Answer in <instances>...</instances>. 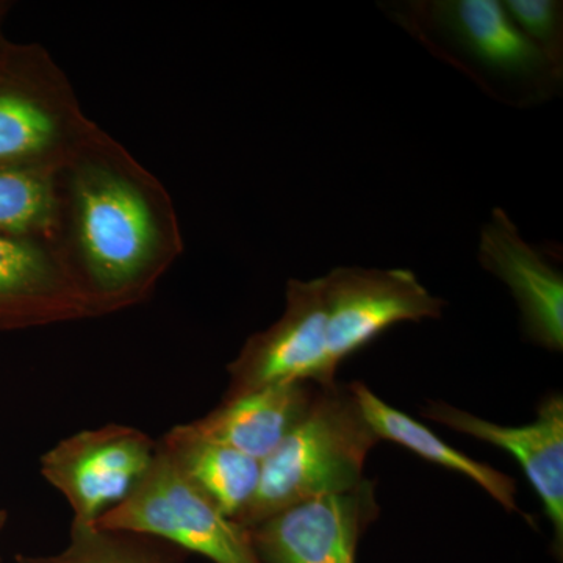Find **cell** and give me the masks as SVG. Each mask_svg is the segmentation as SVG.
I'll return each mask as SVG.
<instances>
[{"label":"cell","instance_id":"7c38bea8","mask_svg":"<svg viewBox=\"0 0 563 563\" xmlns=\"http://www.w3.org/2000/svg\"><path fill=\"white\" fill-rule=\"evenodd\" d=\"M429 10L455 46L484 69L509 79H561L562 68L518 31L503 2L450 0Z\"/></svg>","mask_w":563,"mask_h":563},{"label":"cell","instance_id":"6da1fadb","mask_svg":"<svg viewBox=\"0 0 563 563\" xmlns=\"http://www.w3.org/2000/svg\"><path fill=\"white\" fill-rule=\"evenodd\" d=\"M51 246L95 318L146 302L185 243L172 195L92 124L55 169Z\"/></svg>","mask_w":563,"mask_h":563},{"label":"cell","instance_id":"9a60e30c","mask_svg":"<svg viewBox=\"0 0 563 563\" xmlns=\"http://www.w3.org/2000/svg\"><path fill=\"white\" fill-rule=\"evenodd\" d=\"M158 443L222 514L235 520L246 509L258 487L261 462L203 439L188 424L174 426Z\"/></svg>","mask_w":563,"mask_h":563},{"label":"cell","instance_id":"ba28073f","mask_svg":"<svg viewBox=\"0 0 563 563\" xmlns=\"http://www.w3.org/2000/svg\"><path fill=\"white\" fill-rule=\"evenodd\" d=\"M376 485L288 507L250 529L262 563H355L358 540L379 517Z\"/></svg>","mask_w":563,"mask_h":563},{"label":"cell","instance_id":"7a4b0ae2","mask_svg":"<svg viewBox=\"0 0 563 563\" xmlns=\"http://www.w3.org/2000/svg\"><path fill=\"white\" fill-rule=\"evenodd\" d=\"M350 385H321L309 412L261 462V479L236 523L254 528L296 504L357 487L379 443Z\"/></svg>","mask_w":563,"mask_h":563},{"label":"cell","instance_id":"d6986e66","mask_svg":"<svg viewBox=\"0 0 563 563\" xmlns=\"http://www.w3.org/2000/svg\"><path fill=\"white\" fill-rule=\"evenodd\" d=\"M5 521H7L5 514L0 512V532H2L3 526H5Z\"/></svg>","mask_w":563,"mask_h":563},{"label":"cell","instance_id":"8992f818","mask_svg":"<svg viewBox=\"0 0 563 563\" xmlns=\"http://www.w3.org/2000/svg\"><path fill=\"white\" fill-rule=\"evenodd\" d=\"M224 396L242 395L268 385L310 380L335 383L336 369L329 357L328 310L322 279H290L285 310L279 320L252 333L228 366Z\"/></svg>","mask_w":563,"mask_h":563},{"label":"cell","instance_id":"e0dca14e","mask_svg":"<svg viewBox=\"0 0 563 563\" xmlns=\"http://www.w3.org/2000/svg\"><path fill=\"white\" fill-rule=\"evenodd\" d=\"M55 169L0 168V233L51 243Z\"/></svg>","mask_w":563,"mask_h":563},{"label":"cell","instance_id":"ac0fdd59","mask_svg":"<svg viewBox=\"0 0 563 563\" xmlns=\"http://www.w3.org/2000/svg\"><path fill=\"white\" fill-rule=\"evenodd\" d=\"M503 7L518 31L562 68V2L506 0Z\"/></svg>","mask_w":563,"mask_h":563},{"label":"cell","instance_id":"5b68a950","mask_svg":"<svg viewBox=\"0 0 563 563\" xmlns=\"http://www.w3.org/2000/svg\"><path fill=\"white\" fill-rule=\"evenodd\" d=\"M157 444L132 426L85 429L41 455L40 473L69 504L73 523L96 525L143 479Z\"/></svg>","mask_w":563,"mask_h":563},{"label":"cell","instance_id":"277c9868","mask_svg":"<svg viewBox=\"0 0 563 563\" xmlns=\"http://www.w3.org/2000/svg\"><path fill=\"white\" fill-rule=\"evenodd\" d=\"M96 525L152 537L213 563H262L250 529L222 514L180 472L161 443L131 495Z\"/></svg>","mask_w":563,"mask_h":563},{"label":"cell","instance_id":"52a82bcc","mask_svg":"<svg viewBox=\"0 0 563 563\" xmlns=\"http://www.w3.org/2000/svg\"><path fill=\"white\" fill-rule=\"evenodd\" d=\"M328 346L333 368L393 325L442 318L446 302L410 269L342 266L325 274Z\"/></svg>","mask_w":563,"mask_h":563},{"label":"cell","instance_id":"8fae6325","mask_svg":"<svg viewBox=\"0 0 563 563\" xmlns=\"http://www.w3.org/2000/svg\"><path fill=\"white\" fill-rule=\"evenodd\" d=\"M479 263L512 291L529 340L544 350H563V279L520 235L503 209H493L481 231Z\"/></svg>","mask_w":563,"mask_h":563},{"label":"cell","instance_id":"30bf717a","mask_svg":"<svg viewBox=\"0 0 563 563\" xmlns=\"http://www.w3.org/2000/svg\"><path fill=\"white\" fill-rule=\"evenodd\" d=\"M92 318L90 303L49 243L0 233V328Z\"/></svg>","mask_w":563,"mask_h":563},{"label":"cell","instance_id":"3957f363","mask_svg":"<svg viewBox=\"0 0 563 563\" xmlns=\"http://www.w3.org/2000/svg\"><path fill=\"white\" fill-rule=\"evenodd\" d=\"M92 124L49 52L0 55V168L57 169Z\"/></svg>","mask_w":563,"mask_h":563},{"label":"cell","instance_id":"9c48e42d","mask_svg":"<svg viewBox=\"0 0 563 563\" xmlns=\"http://www.w3.org/2000/svg\"><path fill=\"white\" fill-rule=\"evenodd\" d=\"M428 420L483 440L512 454L542 501L553 525L554 548L563 547V398L559 393L540 402L536 421L525 426L496 424L443 401H429L421 410Z\"/></svg>","mask_w":563,"mask_h":563},{"label":"cell","instance_id":"2e32d148","mask_svg":"<svg viewBox=\"0 0 563 563\" xmlns=\"http://www.w3.org/2000/svg\"><path fill=\"white\" fill-rule=\"evenodd\" d=\"M18 563H179L168 543L98 525L70 526L69 540L54 554L16 558Z\"/></svg>","mask_w":563,"mask_h":563},{"label":"cell","instance_id":"5bb4252c","mask_svg":"<svg viewBox=\"0 0 563 563\" xmlns=\"http://www.w3.org/2000/svg\"><path fill=\"white\" fill-rule=\"evenodd\" d=\"M350 388L361 407L363 418L376 433L377 439L401 444L424 461L463 474L483 487L496 503L501 504L507 512H521L517 504V483L512 477L493 468L487 463L474 461L444 443L420 421L388 406L365 384L352 383Z\"/></svg>","mask_w":563,"mask_h":563},{"label":"cell","instance_id":"4fadbf2b","mask_svg":"<svg viewBox=\"0 0 563 563\" xmlns=\"http://www.w3.org/2000/svg\"><path fill=\"white\" fill-rule=\"evenodd\" d=\"M320 387L310 380H292L224 396L206 417L187 424L203 439L262 462L306 417Z\"/></svg>","mask_w":563,"mask_h":563}]
</instances>
